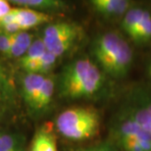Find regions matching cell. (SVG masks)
<instances>
[{"label":"cell","instance_id":"1","mask_svg":"<svg viewBox=\"0 0 151 151\" xmlns=\"http://www.w3.org/2000/svg\"><path fill=\"white\" fill-rule=\"evenodd\" d=\"M59 83L63 97L81 99L95 95L103 86L104 77L98 65L88 58H81L66 66Z\"/></svg>","mask_w":151,"mask_h":151},{"label":"cell","instance_id":"2","mask_svg":"<svg viewBox=\"0 0 151 151\" xmlns=\"http://www.w3.org/2000/svg\"><path fill=\"white\" fill-rule=\"evenodd\" d=\"M93 55L105 73L115 78L128 75L132 62V50L129 43L116 32L103 34L93 43Z\"/></svg>","mask_w":151,"mask_h":151},{"label":"cell","instance_id":"3","mask_svg":"<svg viewBox=\"0 0 151 151\" xmlns=\"http://www.w3.org/2000/svg\"><path fill=\"white\" fill-rule=\"evenodd\" d=\"M56 126L63 137L72 140H86L98 134L100 116L92 107H74L63 111Z\"/></svg>","mask_w":151,"mask_h":151},{"label":"cell","instance_id":"4","mask_svg":"<svg viewBox=\"0 0 151 151\" xmlns=\"http://www.w3.org/2000/svg\"><path fill=\"white\" fill-rule=\"evenodd\" d=\"M78 37V28L74 24L60 22L49 25L44 29L43 40L46 49L56 57L68 52Z\"/></svg>","mask_w":151,"mask_h":151},{"label":"cell","instance_id":"5","mask_svg":"<svg viewBox=\"0 0 151 151\" xmlns=\"http://www.w3.org/2000/svg\"><path fill=\"white\" fill-rule=\"evenodd\" d=\"M16 15L17 24L20 27L21 32L47 23L51 19L50 15L47 13L29 8H16Z\"/></svg>","mask_w":151,"mask_h":151},{"label":"cell","instance_id":"6","mask_svg":"<svg viewBox=\"0 0 151 151\" xmlns=\"http://www.w3.org/2000/svg\"><path fill=\"white\" fill-rule=\"evenodd\" d=\"M90 3L95 12L107 17L124 16L131 7L128 0H92Z\"/></svg>","mask_w":151,"mask_h":151},{"label":"cell","instance_id":"7","mask_svg":"<svg viewBox=\"0 0 151 151\" xmlns=\"http://www.w3.org/2000/svg\"><path fill=\"white\" fill-rule=\"evenodd\" d=\"M45 76L40 74L29 73L23 80V95L24 99L29 107L34 106L42 84L44 83Z\"/></svg>","mask_w":151,"mask_h":151},{"label":"cell","instance_id":"8","mask_svg":"<svg viewBox=\"0 0 151 151\" xmlns=\"http://www.w3.org/2000/svg\"><path fill=\"white\" fill-rule=\"evenodd\" d=\"M148 13L149 11L141 8H129V10L124 15L122 20V28L124 32L129 37H132Z\"/></svg>","mask_w":151,"mask_h":151},{"label":"cell","instance_id":"9","mask_svg":"<svg viewBox=\"0 0 151 151\" xmlns=\"http://www.w3.org/2000/svg\"><path fill=\"white\" fill-rule=\"evenodd\" d=\"M31 151H58L54 134L47 129H39L32 138Z\"/></svg>","mask_w":151,"mask_h":151},{"label":"cell","instance_id":"10","mask_svg":"<svg viewBox=\"0 0 151 151\" xmlns=\"http://www.w3.org/2000/svg\"><path fill=\"white\" fill-rule=\"evenodd\" d=\"M12 42L9 51L10 57H23L34 42V35L26 32H19L11 35Z\"/></svg>","mask_w":151,"mask_h":151},{"label":"cell","instance_id":"11","mask_svg":"<svg viewBox=\"0 0 151 151\" xmlns=\"http://www.w3.org/2000/svg\"><path fill=\"white\" fill-rule=\"evenodd\" d=\"M54 90H55V83H54L53 78L50 77H46L40 88V91H39L34 103L32 109L37 111L45 109L52 101Z\"/></svg>","mask_w":151,"mask_h":151},{"label":"cell","instance_id":"12","mask_svg":"<svg viewBox=\"0 0 151 151\" xmlns=\"http://www.w3.org/2000/svg\"><path fill=\"white\" fill-rule=\"evenodd\" d=\"M57 59H58V57H56L54 54L46 50V52L42 55V57L38 61L34 63V64L29 65L24 70H26L28 73L40 74L44 76L45 74H47L48 72L52 70V68L56 64Z\"/></svg>","mask_w":151,"mask_h":151},{"label":"cell","instance_id":"13","mask_svg":"<svg viewBox=\"0 0 151 151\" xmlns=\"http://www.w3.org/2000/svg\"><path fill=\"white\" fill-rule=\"evenodd\" d=\"M46 50L47 49H46V47H45V44L43 40H42V38L35 39L32 43L31 46H29L28 51L25 53V55L21 58L20 60L21 67L23 69H25L26 67H28L29 65L34 64V63L38 61L42 57V55L46 52Z\"/></svg>","mask_w":151,"mask_h":151},{"label":"cell","instance_id":"14","mask_svg":"<svg viewBox=\"0 0 151 151\" xmlns=\"http://www.w3.org/2000/svg\"><path fill=\"white\" fill-rule=\"evenodd\" d=\"M15 94V87L12 76L0 60V96L5 100H11Z\"/></svg>","mask_w":151,"mask_h":151},{"label":"cell","instance_id":"15","mask_svg":"<svg viewBox=\"0 0 151 151\" xmlns=\"http://www.w3.org/2000/svg\"><path fill=\"white\" fill-rule=\"evenodd\" d=\"M18 6H22L24 8L34 9V10H52V9H58L63 7L64 3L57 0H17V1H11Z\"/></svg>","mask_w":151,"mask_h":151},{"label":"cell","instance_id":"16","mask_svg":"<svg viewBox=\"0 0 151 151\" xmlns=\"http://www.w3.org/2000/svg\"><path fill=\"white\" fill-rule=\"evenodd\" d=\"M132 40L137 42H146L151 40V14L144 18L142 23L138 27L134 35L131 37Z\"/></svg>","mask_w":151,"mask_h":151},{"label":"cell","instance_id":"17","mask_svg":"<svg viewBox=\"0 0 151 151\" xmlns=\"http://www.w3.org/2000/svg\"><path fill=\"white\" fill-rule=\"evenodd\" d=\"M0 151H25L22 141L16 135H0Z\"/></svg>","mask_w":151,"mask_h":151},{"label":"cell","instance_id":"18","mask_svg":"<svg viewBox=\"0 0 151 151\" xmlns=\"http://www.w3.org/2000/svg\"><path fill=\"white\" fill-rule=\"evenodd\" d=\"M11 35L6 34L4 32H1L0 34V52L5 54V55H9V51H10L11 48Z\"/></svg>","mask_w":151,"mask_h":151},{"label":"cell","instance_id":"19","mask_svg":"<svg viewBox=\"0 0 151 151\" xmlns=\"http://www.w3.org/2000/svg\"><path fill=\"white\" fill-rule=\"evenodd\" d=\"M10 2L6 1V0H0V25H1V21L9 12L11 11Z\"/></svg>","mask_w":151,"mask_h":151},{"label":"cell","instance_id":"20","mask_svg":"<svg viewBox=\"0 0 151 151\" xmlns=\"http://www.w3.org/2000/svg\"><path fill=\"white\" fill-rule=\"evenodd\" d=\"M76 151H116L114 148H111L109 146H95V147H89V148H83V149H78Z\"/></svg>","mask_w":151,"mask_h":151},{"label":"cell","instance_id":"21","mask_svg":"<svg viewBox=\"0 0 151 151\" xmlns=\"http://www.w3.org/2000/svg\"><path fill=\"white\" fill-rule=\"evenodd\" d=\"M148 76H149V78H151V63H150V65L148 66Z\"/></svg>","mask_w":151,"mask_h":151}]
</instances>
